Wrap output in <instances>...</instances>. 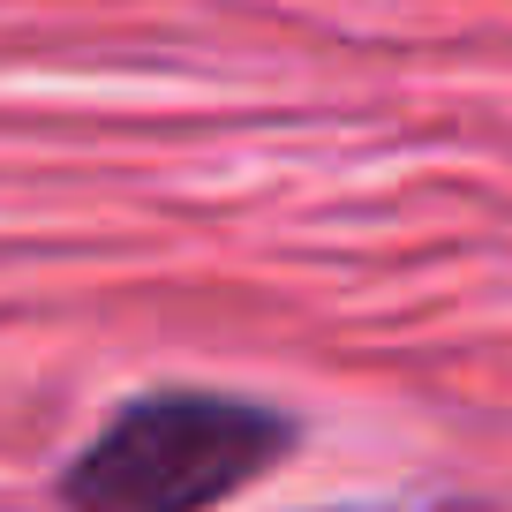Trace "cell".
Returning <instances> with one entry per match:
<instances>
[{"instance_id":"cell-1","label":"cell","mask_w":512,"mask_h":512,"mask_svg":"<svg viewBox=\"0 0 512 512\" xmlns=\"http://www.w3.org/2000/svg\"><path fill=\"white\" fill-rule=\"evenodd\" d=\"M302 445L294 407L219 392V384H159L121 400L61 467V512H219L272 482Z\"/></svg>"}]
</instances>
